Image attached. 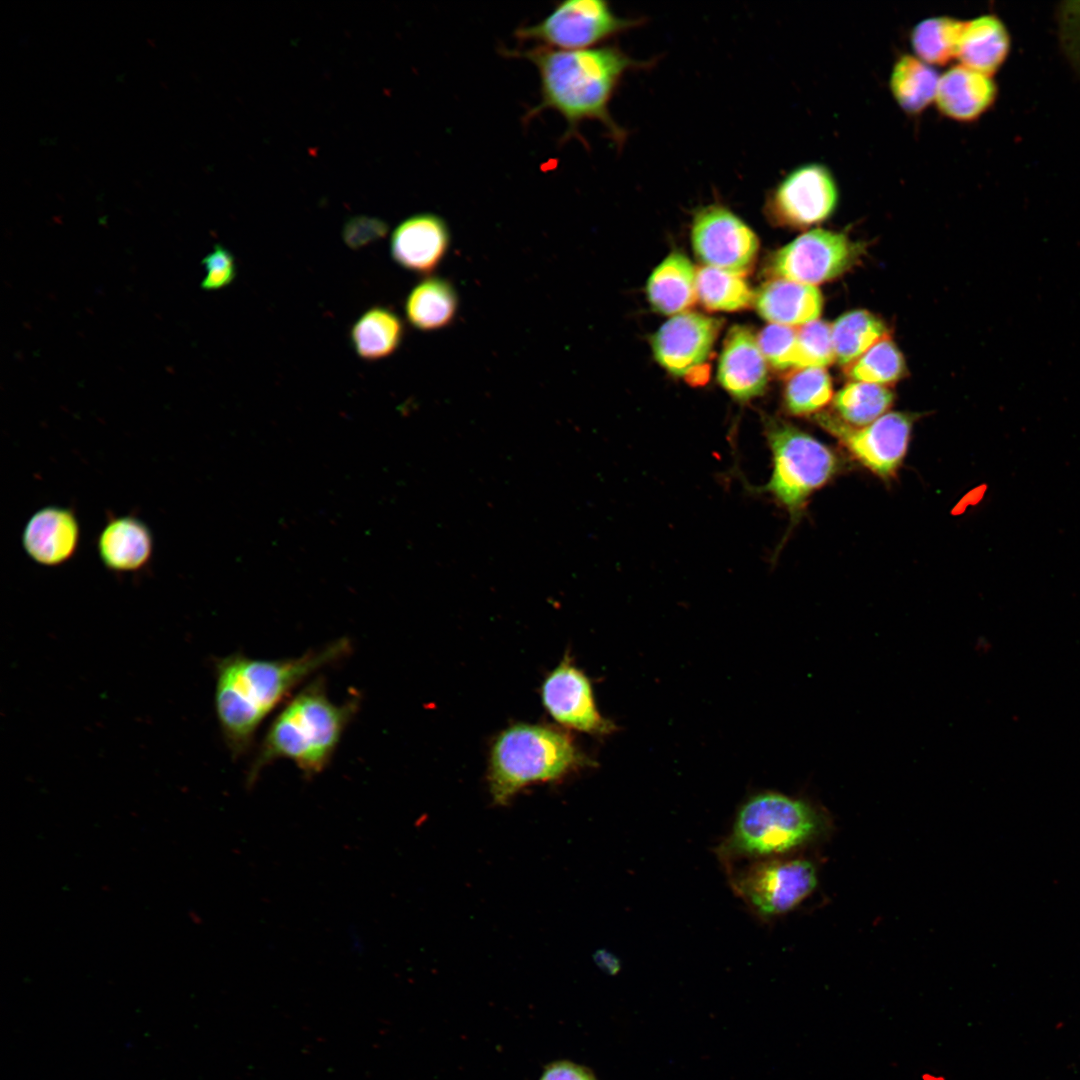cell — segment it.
I'll return each mask as SVG.
<instances>
[{
	"label": "cell",
	"instance_id": "obj_1",
	"mask_svg": "<svg viewBox=\"0 0 1080 1080\" xmlns=\"http://www.w3.org/2000/svg\"><path fill=\"white\" fill-rule=\"evenodd\" d=\"M502 54L530 61L540 80V100L528 109L522 122L528 124L547 109L558 112L566 122L560 143L579 139L585 121H597L617 145L623 144L625 130L612 118L611 99L624 74L646 63L634 60L616 46L583 50H558L543 46L531 49H502Z\"/></svg>",
	"mask_w": 1080,
	"mask_h": 1080
},
{
	"label": "cell",
	"instance_id": "obj_2",
	"mask_svg": "<svg viewBox=\"0 0 1080 1080\" xmlns=\"http://www.w3.org/2000/svg\"><path fill=\"white\" fill-rule=\"evenodd\" d=\"M350 648L342 638L298 657L260 659L238 653L223 658L217 664L215 707L232 754L245 753L269 714L304 680L342 659Z\"/></svg>",
	"mask_w": 1080,
	"mask_h": 1080
},
{
	"label": "cell",
	"instance_id": "obj_3",
	"mask_svg": "<svg viewBox=\"0 0 1080 1080\" xmlns=\"http://www.w3.org/2000/svg\"><path fill=\"white\" fill-rule=\"evenodd\" d=\"M358 701L330 699L323 679L303 687L270 724L247 775L255 783L261 771L279 759L292 761L305 778L321 773L331 761Z\"/></svg>",
	"mask_w": 1080,
	"mask_h": 1080
},
{
	"label": "cell",
	"instance_id": "obj_4",
	"mask_svg": "<svg viewBox=\"0 0 1080 1080\" xmlns=\"http://www.w3.org/2000/svg\"><path fill=\"white\" fill-rule=\"evenodd\" d=\"M587 762L572 738L546 725L517 723L492 743L488 784L494 803L507 804L529 785L560 780Z\"/></svg>",
	"mask_w": 1080,
	"mask_h": 1080
},
{
	"label": "cell",
	"instance_id": "obj_5",
	"mask_svg": "<svg viewBox=\"0 0 1080 1080\" xmlns=\"http://www.w3.org/2000/svg\"><path fill=\"white\" fill-rule=\"evenodd\" d=\"M821 826L820 814L807 801L765 792L739 809L721 851L729 857L772 858L809 842Z\"/></svg>",
	"mask_w": 1080,
	"mask_h": 1080
},
{
	"label": "cell",
	"instance_id": "obj_6",
	"mask_svg": "<svg viewBox=\"0 0 1080 1080\" xmlns=\"http://www.w3.org/2000/svg\"><path fill=\"white\" fill-rule=\"evenodd\" d=\"M765 433L772 452V474L762 487L796 521L808 498L839 470L837 455L827 445L777 419L768 420Z\"/></svg>",
	"mask_w": 1080,
	"mask_h": 1080
},
{
	"label": "cell",
	"instance_id": "obj_7",
	"mask_svg": "<svg viewBox=\"0 0 1080 1080\" xmlns=\"http://www.w3.org/2000/svg\"><path fill=\"white\" fill-rule=\"evenodd\" d=\"M639 23L618 17L606 1L567 0L557 3L541 21L518 27L514 35L519 41L552 49L583 50Z\"/></svg>",
	"mask_w": 1080,
	"mask_h": 1080
},
{
	"label": "cell",
	"instance_id": "obj_8",
	"mask_svg": "<svg viewBox=\"0 0 1080 1080\" xmlns=\"http://www.w3.org/2000/svg\"><path fill=\"white\" fill-rule=\"evenodd\" d=\"M817 885L816 869L801 858L757 860L733 878V887L756 913L774 917L795 908Z\"/></svg>",
	"mask_w": 1080,
	"mask_h": 1080
},
{
	"label": "cell",
	"instance_id": "obj_9",
	"mask_svg": "<svg viewBox=\"0 0 1080 1080\" xmlns=\"http://www.w3.org/2000/svg\"><path fill=\"white\" fill-rule=\"evenodd\" d=\"M816 420L860 464L884 479L892 477L902 464L913 426L911 415L902 412H888L861 427L828 413H819Z\"/></svg>",
	"mask_w": 1080,
	"mask_h": 1080
},
{
	"label": "cell",
	"instance_id": "obj_10",
	"mask_svg": "<svg viewBox=\"0 0 1080 1080\" xmlns=\"http://www.w3.org/2000/svg\"><path fill=\"white\" fill-rule=\"evenodd\" d=\"M839 201L837 181L821 163H806L790 171L769 193L766 210L777 224L806 228L828 219Z\"/></svg>",
	"mask_w": 1080,
	"mask_h": 1080
},
{
	"label": "cell",
	"instance_id": "obj_11",
	"mask_svg": "<svg viewBox=\"0 0 1080 1080\" xmlns=\"http://www.w3.org/2000/svg\"><path fill=\"white\" fill-rule=\"evenodd\" d=\"M859 252L844 233L816 228L779 249L771 260V271L779 278L815 286L847 271Z\"/></svg>",
	"mask_w": 1080,
	"mask_h": 1080
},
{
	"label": "cell",
	"instance_id": "obj_12",
	"mask_svg": "<svg viewBox=\"0 0 1080 1080\" xmlns=\"http://www.w3.org/2000/svg\"><path fill=\"white\" fill-rule=\"evenodd\" d=\"M691 239L703 263L742 276L752 268L759 248L754 231L729 209L715 204L697 211Z\"/></svg>",
	"mask_w": 1080,
	"mask_h": 1080
},
{
	"label": "cell",
	"instance_id": "obj_13",
	"mask_svg": "<svg viewBox=\"0 0 1080 1080\" xmlns=\"http://www.w3.org/2000/svg\"><path fill=\"white\" fill-rule=\"evenodd\" d=\"M541 699L549 715L566 728L594 735L614 730V725L596 707L590 680L569 656L545 677Z\"/></svg>",
	"mask_w": 1080,
	"mask_h": 1080
},
{
	"label": "cell",
	"instance_id": "obj_14",
	"mask_svg": "<svg viewBox=\"0 0 1080 1080\" xmlns=\"http://www.w3.org/2000/svg\"><path fill=\"white\" fill-rule=\"evenodd\" d=\"M721 325L719 319L700 313L673 316L652 336L655 359L675 376L689 374L707 360Z\"/></svg>",
	"mask_w": 1080,
	"mask_h": 1080
},
{
	"label": "cell",
	"instance_id": "obj_15",
	"mask_svg": "<svg viewBox=\"0 0 1080 1080\" xmlns=\"http://www.w3.org/2000/svg\"><path fill=\"white\" fill-rule=\"evenodd\" d=\"M450 240L449 227L442 217L433 213L415 214L394 229L391 255L406 270L429 274L446 256Z\"/></svg>",
	"mask_w": 1080,
	"mask_h": 1080
},
{
	"label": "cell",
	"instance_id": "obj_16",
	"mask_svg": "<svg viewBox=\"0 0 1080 1080\" xmlns=\"http://www.w3.org/2000/svg\"><path fill=\"white\" fill-rule=\"evenodd\" d=\"M718 381L740 401L750 400L765 391L767 361L750 328L736 325L727 333L719 360Z\"/></svg>",
	"mask_w": 1080,
	"mask_h": 1080
},
{
	"label": "cell",
	"instance_id": "obj_17",
	"mask_svg": "<svg viewBox=\"0 0 1080 1080\" xmlns=\"http://www.w3.org/2000/svg\"><path fill=\"white\" fill-rule=\"evenodd\" d=\"M80 525L66 507L50 505L37 510L22 533L25 553L39 565L55 567L70 560L77 551Z\"/></svg>",
	"mask_w": 1080,
	"mask_h": 1080
},
{
	"label": "cell",
	"instance_id": "obj_18",
	"mask_svg": "<svg viewBox=\"0 0 1080 1080\" xmlns=\"http://www.w3.org/2000/svg\"><path fill=\"white\" fill-rule=\"evenodd\" d=\"M153 535L145 522L131 515L112 517L97 538V551L105 568L118 573L144 568L153 554Z\"/></svg>",
	"mask_w": 1080,
	"mask_h": 1080
},
{
	"label": "cell",
	"instance_id": "obj_19",
	"mask_svg": "<svg viewBox=\"0 0 1080 1080\" xmlns=\"http://www.w3.org/2000/svg\"><path fill=\"white\" fill-rule=\"evenodd\" d=\"M758 314L772 324L802 326L817 320L823 307L816 286L785 278L765 282L755 293Z\"/></svg>",
	"mask_w": 1080,
	"mask_h": 1080
},
{
	"label": "cell",
	"instance_id": "obj_20",
	"mask_svg": "<svg viewBox=\"0 0 1080 1080\" xmlns=\"http://www.w3.org/2000/svg\"><path fill=\"white\" fill-rule=\"evenodd\" d=\"M995 93V85L988 75L959 64L940 75L935 102L945 117L968 122L989 108Z\"/></svg>",
	"mask_w": 1080,
	"mask_h": 1080
},
{
	"label": "cell",
	"instance_id": "obj_21",
	"mask_svg": "<svg viewBox=\"0 0 1080 1080\" xmlns=\"http://www.w3.org/2000/svg\"><path fill=\"white\" fill-rule=\"evenodd\" d=\"M647 295L653 309L665 315L685 313L697 298L696 270L690 260L674 252L648 279Z\"/></svg>",
	"mask_w": 1080,
	"mask_h": 1080
},
{
	"label": "cell",
	"instance_id": "obj_22",
	"mask_svg": "<svg viewBox=\"0 0 1080 1080\" xmlns=\"http://www.w3.org/2000/svg\"><path fill=\"white\" fill-rule=\"evenodd\" d=\"M1008 47L1003 24L994 16L984 15L966 21L957 59L962 65L989 76L1003 62Z\"/></svg>",
	"mask_w": 1080,
	"mask_h": 1080
},
{
	"label": "cell",
	"instance_id": "obj_23",
	"mask_svg": "<svg viewBox=\"0 0 1080 1080\" xmlns=\"http://www.w3.org/2000/svg\"><path fill=\"white\" fill-rule=\"evenodd\" d=\"M458 310V296L453 285L441 278L429 277L417 283L405 302L409 323L421 331L447 327Z\"/></svg>",
	"mask_w": 1080,
	"mask_h": 1080
},
{
	"label": "cell",
	"instance_id": "obj_24",
	"mask_svg": "<svg viewBox=\"0 0 1080 1080\" xmlns=\"http://www.w3.org/2000/svg\"><path fill=\"white\" fill-rule=\"evenodd\" d=\"M939 79L933 66L915 55L903 54L893 64L889 89L902 111L918 115L935 101Z\"/></svg>",
	"mask_w": 1080,
	"mask_h": 1080
},
{
	"label": "cell",
	"instance_id": "obj_25",
	"mask_svg": "<svg viewBox=\"0 0 1080 1080\" xmlns=\"http://www.w3.org/2000/svg\"><path fill=\"white\" fill-rule=\"evenodd\" d=\"M404 337V324L392 310L374 306L353 324L350 339L355 353L363 360L376 361L392 355Z\"/></svg>",
	"mask_w": 1080,
	"mask_h": 1080
},
{
	"label": "cell",
	"instance_id": "obj_26",
	"mask_svg": "<svg viewBox=\"0 0 1080 1080\" xmlns=\"http://www.w3.org/2000/svg\"><path fill=\"white\" fill-rule=\"evenodd\" d=\"M835 361L849 366L887 336L882 320L866 310H853L831 324Z\"/></svg>",
	"mask_w": 1080,
	"mask_h": 1080
},
{
	"label": "cell",
	"instance_id": "obj_27",
	"mask_svg": "<svg viewBox=\"0 0 1080 1080\" xmlns=\"http://www.w3.org/2000/svg\"><path fill=\"white\" fill-rule=\"evenodd\" d=\"M965 25L966 21L944 15L921 20L910 34L915 56L931 66L948 64L957 58Z\"/></svg>",
	"mask_w": 1080,
	"mask_h": 1080
},
{
	"label": "cell",
	"instance_id": "obj_28",
	"mask_svg": "<svg viewBox=\"0 0 1080 1080\" xmlns=\"http://www.w3.org/2000/svg\"><path fill=\"white\" fill-rule=\"evenodd\" d=\"M696 291L709 311H740L754 304L755 293L742 275L710 266L696 270Z\"/></svg>",
	"mask_w": 1080,
	"mask_h": 1080
},
{
	"label": "cell",
	"instance_id": "obj_29",
	"mask_svg": "<svg viewBox=\"0 0 1080 1080\" xmlns=\"http://www.w3.org/2000/svg\"><path fill=\"white\" fill-rule=\"evenodd\" d=\"M893 401L894 394L886 386L853 381L836 393L833 406L839 419L861 427L886 414Z\"/></svg>",
	"mask_w": 1080,
	"mask_h": 1080
},
{
	"label": "cell",
	"instance_id": "obj_30",
	"mask_svg": "<svg viewBox=\"0 0 1080 1080\" xmlns=\"http://www.w3.org/2000/svg\"><path fill=\"white\" fill-rule=\"evenodd\" d=\"M833 397L832 381L825 368H797L786 380L784 405L795 416L820 411Z\"/></svg>",
	"mask_w": 1080,
	"mask_h": 1080
},
{
	"label": "cell",
	"instance_id": "obj_31",
	"mask_svg": "<svg viewBox=\"0 0 1080 1080\" xmlns=\"http://www.w3.org/2000/svg\"><path fill=\"white\" fill-rule=\"evenodd\" d=\"M904 372L903 355L888 336L847 366V375L853 381L884 386L898 381Z\"/></svg>",
	"mask_w": 1080,
	"mask_h": 1080
},
{
	"label": "cell",
	"instance_id": "obj_32",
	"mask_svg": "<svg viewBox=\"0 0 1080 1080\" xmlns=\"http://www.w3.org/2000/svg\"><path fill=\"white\" fill-rule=\"evenodd\" d=\"M797 368H825L835 361L831 325L814 320L797 328Z\"/></svg>",
	"mask_w": 1080,
	"mask_h": 1080
},
{
	"label": "cell",
	"instance_id": "obj_33",
	"mask_svg": "<svg viewBox=\"0 0 1080 1080\" xmlns=\"http://www.w3.org/2000/svg\"><path fill=\"white\" fill-rule=\"evenodd\" d=\"M766 361L776 369L797 368V329L792 326L769 324L757 337Z\"/></svg>",
	"mask_w": 1080,
	"mask_h": 1080
},
{
	"label": "cell",
	"instance_id": "obj_34",
	"mask_svg": "<svg viewBox=\"0 0 1080 1080\" xmlns=\"http://www.w3.org/2000/svg\"><path fill=\"white\" fill-rule=\"evenodd\" d=\"M205 276L201 282L204 290H218L228 286L236 276V263L229 250L215 245L203 259Z\"/></svg>",
	"mask_w": 1080,
	"mask_h": 1080
},
{
	"label": "cell",
	"instance_id": "obj_35",
	"mask_svg": "<svg viewBox=\"0 0 1080 1080\" xmlns=\"http://www.w3.org/2000/svg\"><path fill=\"white\" fill-rule=\"evenodd\" d=\"M387 229V225L377 218L356 216L346 222L343 240L351 249H360L383 238Z\"/></svg>",
	"mask_w": 1080,
	"mask_h": 1080
},
{
	"label": "cell",
	"instance_id": "obj_36",
	"mask_svg": "<svg viewBox=\"0 0 1080 1080\" xmlns=\"http://www.w3.org/2000/svg\"><path fill=\"white\" fill-rule=\"evenodd\" d=\"M539 1080H597L594 1074L581 1065L570 1061H557L548 1065Z\"/></svg>",
	"mask_w": 1080,
	"mask_h": 1080
},
{
	"label": "cell",
	"instance_id": "obj_37",
	"mask_svg": "<svg viewBox=\"0 0 1080 1080\" xmlns=\"http://www.w3.org/2000/svg\"><path fill=\"white\" fill-rule=\"evenodd\" d=\"M923 1080H945V1079L942 1078V1077H934V1076H932L930 1074H926V1075L923 1076Z\"/></svg>",
	"mask_w": 1080,
	"mask_h": 1080
}]
</instances>
